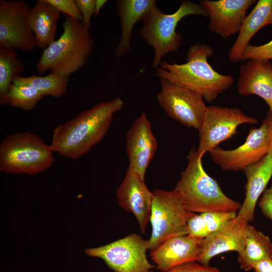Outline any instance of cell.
<instances>
[{
	"mask_svg": "<svg viewBox=\"0 0 272 272\" xmlns=\"http://www.w3.org/2000/svg\"><path fill=\"white\" fill-rule=\"evenodd\" d=\"M123 105V101L119 98L98 103L59 124L53 130L50 145L54 152L71 160L87 154L102 140L114 114Z\"/></svg>",
	"mask_w": 272,
	"mask_h": 272,
	"instance_id": "cell-1",
	"label": "cell"
},
{
	"mask_svg": "<svg viewBox=\"0 0 272 272\" xmlns=\"http://www.w3.org/2000/svg\"><path fill=\"white\" fill-rule=\"evenodd\" d=\"M213 53V49L208 45L194 44L187 52L185 63L162 61L156 75L160 79L187 88L199 94L206 101L211 102L234 81L231 75L220 74L210 64L207 59Z\"/></svg>",
	"mask_w": 272,
	"mask_h": 272,
	"instance_id": "cell-2",
	"label": "cell"
},
{
	"mask_svg": "<svg viewBox=\"0 0 272 272\" xmlns=\"http://www.w3.org/2000/svg\"><path fill=\"white\" fill-rule=\"evenodd\" d=\"M60 37L43 49L36 69L39 75L50 73L69 77L88 62L94 41L81 21L64 15Z\"/></svg>",
	"mask_w": 272,
	"mask_h": 272,
	"instance_id": "cell-3",
	"label": "cell"
},
{
	"mask_svg": "<svg viewBox=\"0 0 272 272\" xmlns=\"http://www.w3.org/2000/svg\"><path fill=\"white\" fill-rule=\"evenodd\" d=\"M202 156L192 148L188 164L174 189L185 208L193 213L239 210L241 205L227 196L218 182L205 170Z\"/></svg>",
	"mask_w": 272,
	"mask_h": 272,
	"instance_id": "cell-4",
	"label": "cell"
},
{
	"mask_svg": "<svg viewBox=\"0 0 272 272\" xmlns=\"http://www.w3.org/2000/svg\"><path fill=\"white\" fill-rule=\"evenodd\" d=\"M192 15L207 17L199 4L189 1H183L172 14H165L156 6L146 14L140 35L154 49L153 67L158 68L164 56L178 49L182 36L176 31L177 24L183 18Z\"/></svg>",
	"mask_w": 272,
	"mask_h": 272,
	"instance_id": "cell-5",
	"label": "cell"
},
{
	"mask_svg": "<svg viewBox=\"0 0 272 272\" xmlns=\"http://www.w3.org/2000/svg\"><path fill=\"white\" fill-rule=\"evenodd\" d=\"M54 153L37 134L18 132L7 137L0 144V171L11 173L35 174L53 164Z\"/></svg>",
	"mask_w": 272,
	"mask_h": 272,
	"instance_id": "cell-6",
	"label": "cell"
},
{
	"mask_svg": "<svg viewBox=\"0 0 272 272\" xmlns=\"http://www.w3.org/2000/svg\"><path fill=\"white\" fill-rule=\"evenodd\" d=\"M194 214L185 208L174 189L154 190L150 217L152 232L148 240L150 252L170 238L188 235L187 223Z\"/></svg>",
	"mask_w": 272,
	"mask_h": 272,
	"instance_id": "cell-7",
	"label": "cell"
},
{
	"mask_svg": "<svg viewBox=\"0 0 272 272\" xmlns=\"http://www.w3.org/2000/svg\"><path fill=\"white\" fill-rule=\"evenodd\" d=\"M148 240L133 233L108 244L84 250L102 259L114 272H150L154 266L148 260Z\"/></svg>",
	"mask_w": 272,
	"mask_h": 272,
	"instance_id": "cell-8",
	"label": "cell"
},
{
	"mask_svg": "<svg viewBox=\"0 0 272 272\" xmlns=\"http://www.w3.org/2000/svg\"><path fill=\"white\" fill-rule=\"evenodd\" d=\"M257 122V119L245 114L237 108L208 106L198 129L197 153L203 156L216 149L221 142L236 133L240 125Z\"/></svg>",
	"mask_w": 272,
	"mask_h": 272,
	"instance_id": "cell-9",
	"label": "cell"
},
{
	"mask_svg": "<svg viewBox=\"0 0 272 272\" xmlns=\"http://www.w3.org/2000/svg\"><path fill=\"white\" fill-rule=\"evenodd\" d=\"M157 100L171 118L188 127L198 129L207 108L198 93L165 79H161Z\"/></svg>",
	"mask_w": 272,
	"mask_h": 272,
	"instance_id": "cell-10",
	"label": "cell"
},
{
	"mask_svg": "<svg viewBox=\"0 0 272 272\" xmlns=\"http://www.w3.org/2000/svg\"><path fill=\"white\" fill-rule=\"evenodd\" d=\"M271 115L258 128L251 129L245 142L233 150L218 147L210 152L212 160L222 169L231 171L244 170L259 161L268 153Z\"/></svg>",
	"mask_w": 272,
	"mask_h": 272,
	"instance_id": "cell-11",
	"label": "cell"
},
{
	"mask_svg": "<svg viewBox=\"0 0 272 272\" xmlns=\"http://www.w3.org/2000/svg\"><path fill=\"white\" fill-rule=\"evenodd\" d=\"M31 7L22 0L0 1V45L24 51L37 47L30 27Z\"/></svg>",
	"mask_w": 272,
	"mask_h": 272,
	"instance_id": "cell-12",
	"label": "cell"
},
{
	"mask_svg": "<svg viewBox=\"0 0 272 272\" xmlns=\"http://www.w3.org/2000/svg\"><path fill=\"white\" fill-rule=\"evenodd\" d=\"M255 2V0H201L199 5L209 19V30L227 38L239 32L248 9Z\"/></svg>",
	"mask_w": 272,
	"mask_h": 272,
	"instance_id": "cell-13",
	"label": "cell"
},
{
	"mask_svg": "<svg viewBox=\"0 0 272 272\" xmlns=\"http://www.w3.org/2000/svg\"><path fill=\"white\" fill-rule=\"evenodd\" d=\"M116 196L119 206L133 215L144 233L150 221L153 192L147 187L144 179L129 166L116 190Z\"/></svg>",
	"mask_w": 272,
	"mask_h": 272,
	"instance_id": "cell-14",
	"label": "cell"
},
{
	"mask_svg": "<svg viewBox=\"0 0 272 272\" xmlns=\"http://www.w3.org/2000/svg\"><path fill=\"white\" fill-rule=\"evenodd\" d=\"M129 166L143 179L157 149L150 122L145 113L133 122L126 139Z\"/></svg>",
	"mask_w": 272,
	"mask_h": 272,
	"instance_id": "cell-15",
	"label": "cell"
},
{
	"mask_svg": "<svg viewBox=\"0 0 272 272\" xmlns=\"http://www.w3.org/2000/svg\"><path fill=\"white\" fill-rule=\"evenodd\" d=\"M248 222L237 215L219 230L202 239L196 260L198 263L209 265L212 258L223 253L235 251L240 252L244 248Z\"/></svg>",
	"mask_w": 272,
	"mask_h": 272,
	"instance_id": "cell-16",
	"label": "cell"
},
{
	"mask_svg": "<svg viewBox=\"0 0 272 272\" xmlns=\"http://www.w3.org/2000/svg\"><path fill=\"white\" fill-rule=\"evenodd\" d=\"M203 239L188 235L170 238L151 252L156 268L165 272L176 266L196 261Z\"/></svg>",
	"mask_w": 272,
	"mask_h": 272,
	"instance_id": "cell-17",
	"label": "cell"
},
{
	"mask_svg": "<svg viewBox=\"0 0 272 272\" xmlns=\"http://www.w3.org/2000/svg\"><path fill=\"white\" fill-rule=\"evenodd\" d=\"M239 94L244 97L251 95L263 99L271 107L272 64L268 60L249 59L239 69L237 82Z\"/></svg>",
	"mask_w": 272,
	"mask_h": 272,
	"instance_id": "cell-18",
	"label": "cell"
},
{
	"mask_svg": "<svg viewBox=\"0 0 272 272\" xmlns=\"http://www.w3.org/2000/svg\"><path fill=\"white\" fill-rule=\"evenodd\" d=\"M244 171L247 179L245 197L237 215L249 222L254 219L256 203L272 177V156L267 154Z\"/></svg>",
	"mask_w": 272,
	"mask_h": 272,
	"instance_id": "cell-19",
	"label": "cell"
},
{
	"mask_svg": "<svg viewBox=\"0 0 272 272\" xmlns=\"http://www.w3.org/2000/svg\"><path fill=\"white\" fill-rule=\"evenodd\" d=\"M268 25H272V0H258L243 21L238 36L229 52V59L234 62L240 61L252 37Z\"/></svg>",
	"mask_w": 272,
	"mask_h": 272,
	"instance_id": "cell-20",
	"label": "cell"
},
{
	"mask_svg": "<svg viewBox=\"0 0 272 272\" xmlns=\"http://www.w3.org/2000/svg\"><path fill=\"white\" fill-rule=\"evenodd\" d=\"M154 0H120L116 2L119 17L121 35L115 50V56L120 58L130 49V40L134 25L143 20L146 14L154 7Z\"/></svg>",
	"mask_w": 272,
	"mask_h": 272,
	"instance_id": "cell-21",
	"label": "cell"
},
{
	"mask_svg": "<svg viewBox=\"0 0 272 272\" xmlns=\"http://www.w3.org/2000/svg\"><path fill=\"white\" fill-rule=\"evenodd\" d=\"M60 15V12L46 0H38L31 8L30 24L37 47L44 49L55 40Z\"/></svg>",
	"mask_w": 272,
	"mask_h": 272,
	"instance_id": "cell-22",
	"label": "cell"
},
{
	"mask_svg": "<svg viewBox=\"0 0 272 272\" xmlns=\"http://www.w3.org/2000/svg\"><path fill=\"white\" fill-rule=\"evenodd\" d=\"M272 258V241L269 237L248 225L243 249L238 253V261L242 269H253L259 262Z\"/></svg>",
	"mask_w": 272,
	"mask_h": 272,
	"instance_id": "cell-23",
	"label": "cell"
},
{
	"mask_svg": "<svg viewBox=\"0 0 272 272\" xmlns=\"http://www.w3.org/2000/svg\"><path fill=\"white\" fill-rule=\"evenodd\" d=\"M25 67L15 50L0 45V104H8V94L14 79L21 76Z\"/></svg>",
	"mask_w": 272,
	"mask_h": 272,
	"instance_id": "cell-24",
	"label": "cell"
},
{
	"mask_svg": "<svg viewBox=\"0 0 272 272\" xmlns=\"http://www.w3.org/2000/svg\"><path fill=\"white\" fill-rule=\"evenodd\" d=\"M69 81V77L50 73L45 76L33 75L28 77H18L13 83L31 86L43 96L60 98L66 93Z\"/></svg>",
	"mask_w": 272,
	"mask_h": 272,
	"instance_id": "cell-25",
	"label": "cell"
},
{
	"mask_svg": "<svg viewBox=\"0 0 272 272\" xmlns=\"http://www.w3.org/2000/svg\"><path fill=\"white\" fill-rule=\"evenodd\" d=\"M43 97L40 92L31 86L13 83L8 94V104L24 111H29L35 108Z\"/></svg>",
	"mask_w": 272,
	"mask_h": 272,
	"instance_id": "cell-26",
	"label": "cell"
},
{
	"mask_svg": "<svg viewBox=\"0 0 272 272\" xmlns=\"http://www.w3.org/2000/svg\"><path fill=\"white\" fill-rule=\"evenodd\" d=\"M200 214L210 234L221 229L237 215V212L234 211L210 212Z\"/></svg>",
	"mask_w": 272,
	"mask_h": 272,
	"instance_id": "cell-27",
	"label": "cell"
},
{
	"mask_svg": "<svg viewBox=\"0 0 272 272\" xmlns=\"http://www.w3.org/2000/svg\"><path fill=\"white\" fill-rule=\"evenodd\" d=\"M247 59H272V40L261 45L249 44L244 49L241 58V60Z\"/></svg>",
	"mask_w": 272,
	"mask_h": 272,
	"instance_id": "cell-28",
	"label": "cell"
},
{
	"mask_svg": "<svg viewBox=\"0 0 272 272\" xmlns=\"http://www.w3.org/2000/svg\"><path fill=\"white\" fill-rule=\"evenodd\" d=\"M187 226L188 235L192 237L204 239L210 234L206 222L200 214L194 213L188 219Z\"/></svg>",
	"mask_w": 272,
	"mask_h": 272,
	"instance_id": "cell-29",
	"label": "cell"
},
{
	"mask_svg": "<svg viewBox=\"0 0 272 272\" xmlns=\"http://www.w3.org/2000/svg\"><path fill=\"white\" fill-rule=\"evenodd\" d=\"M59 12L76 20L82 21L81 14L74 0H46Z\"/></svg>",
	"mask_w": 272,
	"mask_h": 272,
	"instance_id": "cell-30",
	"label": "cell"
},
{
	"mask_svg": "<svg viewBox=\"0 0 272 272\" xmlns=\"http://www.w3.org/2000/svg\"><path fill=\"white\" fill-rule=\"evenodd\" d=\"M75 1L82 15V23L86 28L89 29L92 16L94 15L95 0H75Z\"/></svg>",
	"mask_w": 272,
	"mask_h": 272,
	"instance_id": "cell-31",
	"label": "cell"
},
{
	"mask_svg": "<svg viewBox=\"0 0 272 272\" xmlns=\"http://www.w3.org/2000/svg\"><path fill=\"white\" fill-rule=\"evenodd\" d=\"M165 272H221L215 267L205 265L197 261L185 263L176 266Z\"/></svg>",
	"mask_w": 272,
	"mask_h": 272,
	"instance_id": "cell-32",
	"label": "cell"
},
{
	"mask_svg": "<svg viewBox=\"0 0 272 272\" xmlns=\"http://www.w3.org/2000/svg\"><path fill=\"white\" fill-rule=\"evenodd\" d=\"M258 206L265 217L272 220V183L263 192Z\"/></svg>",
	"mask_w": 272,
	"mask_h": 272,
	"instance_id": "cell-33",
	"label": "cell"
},
{
	"mask_svg": "<svg viewBox=\"0 0 272 272\" xmlns=\"http://www.w3.org/2000/svg\"><path fill=\"white\" fill-rule=\"evenodd\" d=\"M253 269L256 272H272V258L259 262Z\"/></svg>",
	"mask_w": 272,
	"mask_h": 272,
	"instance_id": "cell-34",
	"label": "cell"
},
{
	"mask_svg": "<svg viewBox=\"0 0 272 272\" xmlns=\"http://www.w3.org/2000/svg\"><path fill=\"white\" fill-rule=\"evenodd\" d=\"M106 0H95L94 16H97L103 6L107 3Z\"/></svg>",
	"mask_w": 272,
	"mask_h": 272,
	"instance_id": "cell-35",
	"label": "cell"
},
{
	"mask_svg": "<svg viewBox=\"0 0 272 272\" xmlns=\"http://www.w3.org/2000/svg\"><path fill=\"white\" fill-rule=\"evenodd\" d=\"M267 154H269L272 156V120L271 116V124L269 132V147Z\"/></svg>",
	"mask_w": 272,
	"mask_h": 272,
	"instance_id": "cell-36",
	"label": "cell"
},
{
	"mask_svg": "<svg viewBox=\"0 0 272 272\" xmlns=\"http://www.w3.org/2000/svg\"><path fill=\"white\" fill-rule=\"evenodd\" d=\"M270 115H271V120H272V101H271V107L270 109Z\"/></svg>",
	"mask_w": 272,
	"mask_h": 272,
	"instance_id": "cell-37",
	"label": "cell"
},
{
	"mask_svg": "<svg viewBox=\"0 0 272 272\" xmlns=\"http://www.w3.org/2000/svg\"><path fill=\"white\" fill-rule=\"evenodd\" d=\"M150 272H154V271L151 270Z\"/></svg>",
	"mask_w": 272,
	"mask_h": 272,
	"instance_id": "cell-38",
	"label": "cell"
}]
</instances>
